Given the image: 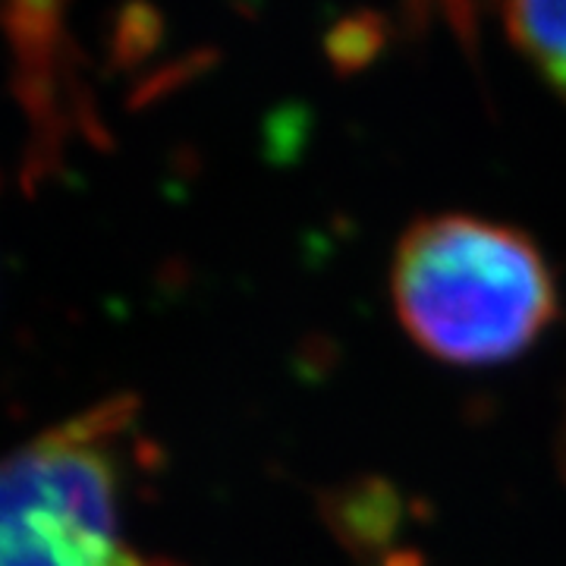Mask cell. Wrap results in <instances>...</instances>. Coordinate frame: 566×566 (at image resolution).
Segmentation results:
<instances>
[{"label": "cell", "mask_w": 566, "mask_h": 566, "mask_svg": "<svg viewBox=\"0 0 566 566\" xmlns=\"http://www.w3.org/2000/svg\"><path fill=\"white\" fill-rule=\"evenodd\" d=\"M406 334L453 365H497L542 337L557 290L542 249L523 230L472 214L409 223L390 268Z\"/></svg>", "instance_id": "6da1fadb"}, {"label": "cell", "mask_w": 566, "mask_h": 566, "mask_svg": "<svg viewBox=\"0 0 566 566\" xmlns=\"http://www.w3.org/2000/svg\"><path fill=\"white\" fill-rule=\"evenodd\" d=\"M504 22L513 48L566 102V3H513Z\"/></svg>", "instance_id": "277c9868"}, {"label": "cell", "mask_w": 566, "mask_h": 566, "mask_svg": "<svg viewBox=\"0 0 566 566\" xmlns=\"http://www.w3.org/2000/svg\"><path fill=\"white\" fill-rule=\"evenodd\" d=\"M331 535L363 566H424L416 547H403L406 501L387 479H353L322 497Z\"/></svg>", "instance_id": "3957f363"}, {"label": "cell", "mask_w": 566, "mask_h": 566, "mask_svg": "<svg viewBox=\"0 0 566 566\" xmlns=\"http://www.w3.org/2000/svg\"><path fill=\"white\" fill-rule=\"evenodd\" d=\"M161 39V17L148 7H129L120 17L114 35V57L117 63H139Z\"/></svg>", "instance_id": "8992f818"}, {"label": "cell", "mask_w": 566, "mask_h": 566, "mask_svg": "<svg viewBox=\"0 0 566 566\" xmlns=\"http://www.w3.org/2000/svg\"><path fill=\"white\" fill-rule=\"evenodd\" d=\"M378 44H381V22L375 17H356L340 29H334V35L327 39V51L340 70H359L378 54Z\"/></svg>", "instance_id": "5b68a950"}, {"label": "cell", "mask_w": 566, "mask_h": 566, "mask_svg": "<svg viewBox=\"0 0 566 566\" xmlns=\"http://www.w3.org/2000/svg\"><path fill=\"white\" fill-rule=\"evenodd\" d=\"M136 403L111 400L0 460V566H142L117 538L107 444Z\"/></svg>", "instance_id": "7a4b0ae2"}, {"label": "cell", "mask_w": 566, "mask_h": 566, "mask_svg": "<svg viewBox=\"0 0 566 566\" xmlns=\"http://www.w3.org/2000/svg\"><path fill=\"white\" fill-rule=\"evenodd\" d=\"M557 469H560V479L566 482V400H564V419H560V434H557Z\"/></svg>", "instance_id": "52a82bcc"}]
</instances>
